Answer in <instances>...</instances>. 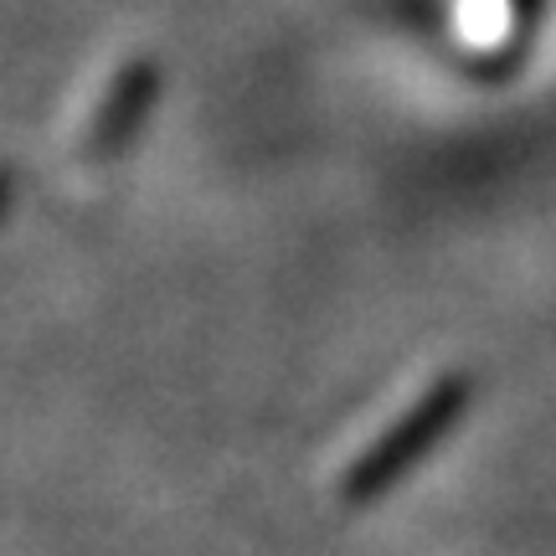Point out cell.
I'll list each match as a JSON object with an SVG mask.
<instances>
[{
  "instance_id": "6da1fadb",
  "label": "cell",
  "mask_w": 556,
  "mask_h": 556,
  "mask_svg": "<svg viewBox=\"0 0 556 556\" xmlns=\"http://www.w3.org/2000/svg\"><path fill=\"white\" fill-rule=\"evenodd\" d=\"M458 31L479 47H490L505 31V0H458Z\"/></svg>"
}]
</instances>
